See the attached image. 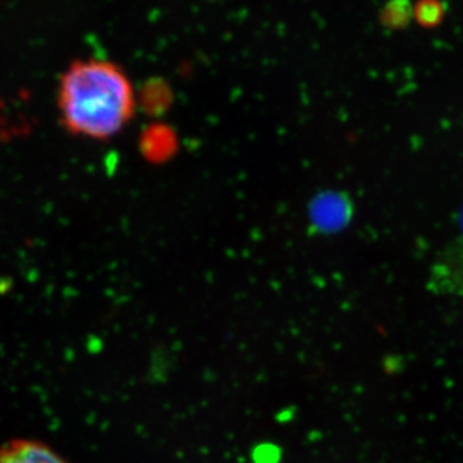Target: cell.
Listing matches in <instances>:
<instances>
[{"mask_svg": "<svg viewBox=\"0 0 463 463\" xmlns=\"http://www.w3.org/2000/svg\"><path fill=\"white\" fill-rule=\"evenodd\" d=\"M61 122L68 133L109 140L127 127L134 110L133 85L122 68L108 61H76L58 90Z\"/></svg>", "mask_w": 463, "mask_h": 463, "instance_id": "obj_1", "label": "cell"}, {"mask_svg": "<svg viewBox=\"0 0 463 463\" xmlns=\"http://www.w3.org/2000/svg\"><path fill=\"white\" fill-rule=\"evenodd\" d=\"M0 463H71L49 444L36 439H11L0 447Z\"/></svg>", "mask_w": 463, "mask_h": 463, "instance_id": "obj_2", "label": "cell"}, {"mask_svg": "<svg viewBox=\"0 0 463 463\" xmlns=\"http://www.w3.org/2000/svg\"><path fill=\"white\" fill-rule=\"evenodd\" d=\"M176 149V138L165 125L151 127L142 136V151L147 160L161 161L169 158Z\"/></svg>", "mask_w": 463, "mask_h": 463, "instance_id": "obj_3", "label": "cell"}, {"mask_svg": "<svg viewBox=\"0 0 463 463\" xmlns=\"http://www.w3.org/2000/svg\"><path fill=\"white\" fill-rule=\"evenodd\" d=\"M414 15L421 26H438L444 18V6L439 0H419L415 5Z\"/></svg>", "mask_w": 463, "mask_h": 463, "instance_id": "obj_4", "label": "cell"}]
</instances>
